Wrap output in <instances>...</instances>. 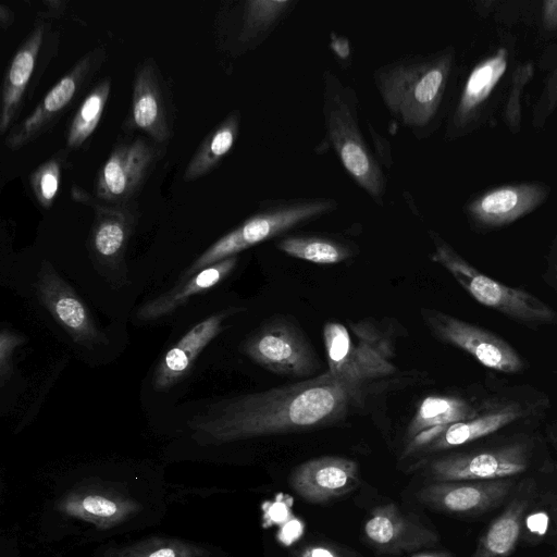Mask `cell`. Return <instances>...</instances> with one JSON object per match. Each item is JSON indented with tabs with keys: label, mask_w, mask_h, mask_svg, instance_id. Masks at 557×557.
Listing matches in <instances>:
<instances>
[{
	"label": "cell",
	"mask_w": 557,
	"mask_h": 557,
	"mask_svg": "<svg viewBox=\"0 0 557 557\" xmlns=\"http://www.w3.org/2000/svg\"><path fill=\"white\" fill-rule=\"evenodd\" d=\"M533 74L534 66L532 62L519 64L512 73L504 109V121L511 133H518L521 128V96Z\"/></svg>",
	"instance_id": "33"
},
{
	"label": "cell",
	"mask_w": 557,
	"mask_h": 557,
	"mask_svg": "<svg viewBox=\"0 0 557 557\" xmlns=\"http://www.w3.org/2000/svg\"><path fill=\"white\" fill-rule=\"evenodd\" d=\"M69 150L57 151L39 164L29 175V185L37 202L44 209L52 207L59 190L63 169L67 165Z\"/></svg>",
	"instance_id": "32"
},
{
	"label": "cell",
	"mask_w": 557,
	"mask_h": 557,
	"mask_svg": "<svg viewBox=\"0 0 557 557\" xmlns=\"http://www.w3.org/2000/svg\"><path fill=\"white\" fill-rule=\"evenodd\" d=\"M541 17L545 29H557V0H545L542 3Z\"/></svg>",
	"instance_id": "38"
},
{
	"label": "cell",
	"mask_w": 557,
	"mask_h": 557,
	"mask_svg": "<svg viewBox=\"0 0 557 557\" xmlns=\"http://www.w3.org/2000/svg\"><path fill=\"white\" fill-rule=\"evenodd\" d=\"M163 148L144 135L119 140L98 171L92 195L108 203L134 201Z\"/></svg>",
	"instance_id": "9"
},
{
	"label": "cell",
	"mask_w": 557,
	"mask_h": 557,
	"mask_svg": "<svg viewBox=\"0 0 557 557\" xmlns=\"http://www.w3.org/2000/svg\"><path fill=\"white\" fill-rule=\"evenodd\" d=\"M238 310L231 308L211 314L185 333L160 360L152 376L154 389L168 391L181 381L203 348L220 334L224 320Z\"/></svg>",
	"instance_id": "24"
},
{
	"label": "cell",
	"mask_w": 557,
	"mask_h": 557,
	"mask_svg": "<svg viewBox=\"0 0 557 557\" xmlns=\"http://www.w3.org/2000/svg\"><path fill=\"white\" fill-rule=\"evenodd\" d=\"M430 235L435 247L431 259L444 267L478 302L523 322L548 323L557 319L556 312L537 297L481 273L438 234Z\"/></svg>",
	"instance_id": "5"
},
{
	"label": "cell",
	"mask_w": 557,
	"mask_h": 557,
	"mask_svg": "<svg viewBox=\"0 0 557 557\" xmlns=\"http://www.w3.org/2000/svg\"><path fill=\"white\" fill-rule=\"evenodd\" d=\"M478 417V409L460 397L431 395L423 398L406 429L403 456L424 451L450 424Z\"/></svg>",
	"instance_id": "23"
},
{
	"label": "cell",
	"mask_w": 557,
	"mask_h": 557,
	"mask_svg": "<svg viewBox=\"0 0 557 557\" xmlns=\"http://www.w3.org/2000/svg\"><path fill=\"white\" fill-rule=\"evenodd\" d=\"M327 370L370 383L395 371L394 356L387 335L372 324L359 322L350 329L337 322L323 327Z\"/></svg>",
	"instance_id": "6"
},
{
	"label": "cell",
	"mask_w": 557,
	"mask_h": 557,
	"mask_svg": "<svg viewBox=\"0 0 557 557\" xmlns=\"http://www.w3.org/2000/svg\"><path fill=\"white\" fill-rule=\"evenodd\" d=\"M517 405H508L483 416L450 424L423 453L440 451L490 435L522 416Z\"/></svg>",
	"instance_id": "28"
},
{
	"label": "cell",
	"mask_w": 557,
	"mask_h": 557,
	"mask_svg": "<svg viewBox=\"0 0 557 557\" xmlns=\"http://www.w3.org/2000/svg\"><path fill=\"white\" fill-rule=\"evenodd\" d=\"M14 22L13 11L5 4L0 5V26L2 29H7Z\"/></svg>",
	"instance_id": "40"
},
{
	"label": "cell",
	"mask_w": 557,
	"mask_h": 557,
	"mask_svg": "<svg viewBox=\"0 0 557 557\" xmlns=\"http://www.w3.org/2000/svg\"><path fill=\"white\" fill-rule=\"evenodd\" d=\"M322 85L324 140L332 146L352 181L373 201L382 206L387 181L380 162L362 135L357 94L351 86L344 84L332 70L323 72Z\"/></svg>",
	"instance_id": "3"
},
{
	"label": "cell",
	"mask_w": 557,
	"mask_h": 557,
	"mask_svg": "<svg viewBox=\"0 0 557 557\" xmlns=\"http://www.w3.org/2000/svg\"><path fill=\"white\" fill-rule=\"evenodd\" d=\"M370 545L381 554L398 555L433 546L437 533L393 503L374 507L363 525Z\"/></svg>",
	"instance_id": "21"
},
{
	"label": "cell",
	"mask_w": 557,
	"mask_h": 557,
	"mask_svg": "<svg viewBox=\"0 0 557 557\" xmlns=\"http://www.w3.org/2000/svg\"><path fill=\"white\" fill-rule=\"evenodd\" d=\"M72 196L94 211L88 247L96 263L109 270L124 268L125 249L139 218L137 202L108 203L76 185Z\"/></svg>",
	"instance_id": "12"
},
{
	"label": "cell",
	"mask_w": 557,
	"mask_h": 557,
	"mask_svg": "<svg viewBox=\"0 0 557 557\" xmlns=\"http://www.w3.org/2000/svg\"><path fill=\"white\" fill-rule=\"evenodd\" d=\"M360 483L359 466L349 458L321 456L296 466L288 484L304 500L324 504L352 492Z\"/></svg>",
	"instance_id": "19"
},
{
	"label": "cell",
	"mask_w": 557,
	"mask_h": 557,
	"mask_svg": "<svg viewBox=\"0 0 557 557\" xmlns=\"http://www.w3.org/2000/svg\"><path fill=\"white\" fill-rule=\"evenodd\" d=\"M369 383L329 370L310 380L211 404L188 421L201 444H224L333 424L361 404Z\"/></svg>",
	"instance_id": "1"
},
{
	"label": "cell",
	"mask_w": 557,
	"mask_h": 557,
	"mask_svg": "<svg viewBox=\"0 0 557 557\" xmlns=\"http://www.w3.org/2000/svg\"><path fill=\"white\" fill-rule=\"evenodd\" d=\"M47 33L48 25L37 23L8 65L1 90V135L9 133L16 123L37 70Z\"/></svg>",
	"instance_id": "22"
},
{
	"label": "cell",
	"mask_w": 557,
	"mask_h": 557,
	"mask_svg": "<svg viewBox=\"0 0 557 557\" xmlns=\"http://www.w3.org/2000/svg\"><path fill=\"white\" fill-rule=\"evenodd\" d=\"M557 109V66L546 77L533 109L532 124L541 128Z\"/></svg>",
	"instance_id": "34"
},
{
	"label": "cell",
	"mask_w": 557,
	"mask_h": 557,
	"mask_svg": "<svg viewBox=\"0 0 557 557\" xmlns=\"http://www.w3.org/2000/svg\"><path fill=\"white\" fill-rule=\"evenodd\" d=\"M44 4L47 7L49 15H61L65 10V1L46 0Z\"/></svg>",
	"instance_id": "41"
},
{
	"label": "cell",
	"mask_w": 557,
	"mask_h": 557,
	"mask_svg": "<svg viewBox=\"0 0 557 557\" xmlns=\"http://www.w3.org/2000/svg\"><path fill=\"white\" fill-rule=\"evenodd\" d=\"M238 257L233 256L206 267L190 277L177 282L168 292L145 302L137 310L141 321H154L174 312L194 295L205 293L226 278L235 269Z\"/></svg>",
	"instance_id": "25"
},
{
	"label": "cell",
	"mask_w": 557,
	"mask_h": 557,
	"mask_svg": "<svg viewBox=\"0 0 557 557\" xmlns=\"http://www.w3.org/2000/svg\"><path fill=\"white\" fill-rule=\"evenodd\" d=\"M410 557H450L449 554L444 552H421L411 555Z\"/></svg>",
	"instance_id": "42"
},
{
	"label": "cell",
	"mask_w": 557,
	"mask_h": 557,
	"mask_svg": "<svg viewBox=\"0 0 557 557\" xmlns=\"http://www.w3.org/2000/svg\"><path fill=\"white\" fill-rule=\"evenodd\" d=\"M509 62L507 48L499 47L471 69L449 116L446 139L453 140L474 129L483 115Z\"/></svg>",
	"instance_id": "15"
},
{
	"label": "cell",
	"mask_w": 557,
	"mask_h": 557,
	"mask_svg": "<svg viewBox=\"0 0 557 557\" xmlns=\"http://www.w3.org/2000/svg\"><path fill=\"white\" fill-rule=\"evenodd\" d=\"M511 479L492 481L430 482L417 492V499L433 509L474 515L500 505L515 488Z\"/></svg>",
	"instance_id": "20"
},
{
	"label": "cell",
	"mask_w": 557,
	"mask_h": 557,
	"mask_svg": "<svg viewBox=\"0 0 557 557\" xmlns=\"http://www.w3.org/2000/svg\"><path fill=\"white\" fill-rule=\"evenodd\" d=\"M455 50L407 55L379 66L373 82L389 114L417 139L437 127L455 65Z\"/></svg>",
	"instance_id": "2"
},
{
	"label": "cell",
	"mask_w": 557,
	"mask_h": 557,
	"mask_svg": "<svg viewBox=\"0 0 557 557\" xmlns=\"http://www.w3.org/2000/svg\"><path fill=\"white\" fill-rule=\"evenodd\" d=\"M548 186L523 182L487 189L465 206L468 219L480 227L495 228L516 222L545 202Z\"/></svg>",
	"instance_id": "16"
},
{
	"label": "cell",
	"mask_w": 557,
	"mask_h": 557,
	"mask_svg": "<svg viewBox=\"0 0 557 557\" xmlns=\"http://www.w3.org/2000/svg\"><path fill=\"white\" fill-rule=\"evenodd\" d=\"M421 313L433 334L467 351L484 367L505 373L522 370L517 350L494 333L434 309L423 308Z\"/></svg>",
	"instance_id": "14"
},
{
	"label": "cell",
	"mask_w": 557,
	"mask_h": 557,
	"mask_svg": "<svg viewBox=\"0 0 557 557\" xmlns=\"http://www.w3.org/2000/svg\"><path fill=\"white\" fill-rule=\"evenodd\" d=\"M257 364L278 374L302 379L321 369V362L301 330L286 318H272L243 344Z\"/></svg>",
	"instance_id": "7"
},
{
	"label": "cell",
	"mask_w": 557,
	"mask_h": 557,
	"mask_svg": "<svg viewBox=\"0 0 557 557\" xmlns=\"http://www.w3.org/2000/svg\"><path fill=\"white\" fill-rule=\"evenodd\" d=\"M26 342V337L22 334L3 327L0 333V381L3 387L5 382L10 380L13 366L12 356L14 350Z\"/></svg>",
	"instance_id": "35"
},
{
	"label": "cell",
	"mask_w": 557,
	"mask_h": 557,
	"mask_svg": "<svg viewBox=\"0 0 557 557\" xmlns=\"http://www.w3.org/2000/svg\"><path fill=\"white\" fill-rule=\"evenodd\" d=\"M240 120V111L233 110L205 137L187 163L184 182L203 177L219 165L237 140Z\"/></svg>",
	"instance_id": "27"
},
{
	"label": "cell",
	"mask_w": 557,
	"mask_h": 557,
	"mask_svg": "<svg viewBox=\"0 0 557 557\" xmlns=\"http://www.w3.org/2000/svg\"><path fill=\"white\" fill-rule=\"evenodd\" d=\"M276 248L293 258L317 264H336L354 252L352 246L344 240L309 234L285 236L276 242Z\"/></svg>",
	"instance_id": "29"
},
{
	"label": "cell",
	"mask_w": 557,
	"mask_h": 557,
	"mask_svg": "<svg viewBox=\"0 0 557 557\" xmlns=\"http://www.w3.org/2000/svg\"><path fill=\"white\" fill-rule=\"evenodd\" d=\"M529 467L524 445L513 444L486 451L455 454L430 460L423 468L431 482L511 479Z\"/></svg>",
	"instance_id": "13"
},
{
	"label": "cell",
	"mask_w": 557,
	"mask_h": 557,
	"mask_svg": "<svg viewBox=\"0 0 557 557\" xmlns=\"http://www.w3.org/2000/svg\"><path fill=\"white\" fill-rule=\"evenodd\" d=\"M531 487H525L510 499L505 510L480 537L472 557H508L521 536L531 502Z\"/></svg>",
	"instance_id": "26"
},
{
	"label": "cell",
	"mask_w": 557,
	"mask_h": 557,
	"mask_svg": "<svg viewBox=\"0 0 557 557\" xmlns=\"http://www.w3.org/2000/svg\"><path fill=\"white\" fill-rule=\"evenodd\" d=\"M36 290L41 304L75 343L91 347L107 342L86 305L48 261L41 263Z\"/></svg>",
	"instance_id": "17"
},
{
	"label": "cell",
	"mask_w": 557,
	"mask_h": 557,
	"mask_svg": "<svg viewBox=\"0 0 557 557\" xmlns=\"http://www.w3.org/2000/svg\"><path fill=\"white\" fill-rule=\"evenodd\" d=\"M58 510L107 530L137 515L143 506L126 493L106 483H81L57 503Z\"/></svg>",
	"instance_id": "18"
},
{
	"label": "cell",
	"mask_w": 557,
	"mask_h": 557,
	"mask_svg": "<svg viewBox=\"0 0 557 557\" xmlns=\"http://www.w3.org/2000/svg\"><path fill=\"white\" fill-rule=\"evenodd\" d=\"M111 91V79L99 81L85 96L66 133V149H79L98 126Z\"/></svg>",
	"instance_id": "31"
},
{
	"label": "cell",
	"mask_w": 557,
	"mask_h": 557,
	"mask_svg": "<svg viewBox=\"0 0 557 557\" xmlns=\"http://www.w3.org/2000/svg\"><path fill=\"white\" fill-rule=\"evenodd\" d=\"M174 108L170 90L152 58L138 64L132 90L126 132H140L160 146H165L173 135Z\"/></svg>",
	"instance_id": "11"
},
{
	"label": "cell",
	"mask_w": 557,
	"mask_h": 557,
	"mask_svg": "<svg viewBox=\"0 0 557 557\" xmlns=\"http://www.w3.org/2000/svg\"><path fill=\"white\" fill-rule=\"evenodd\" d=\"M106 60V49L99 46L79 58L45 95L36 108L8 133L4 144L18 150L49 132L88 85Z\"/></svg>",
	"instance_id": "8"
},
{
	"label": "cell",
	"mask_w": 557,
	"mask_h": 557,
	"mask_svg": "<svg viewBox=\"0 0 557 557\" xmlns=\"http://www.w3.org/2000/svg\"><path fill=\"white\" fill-rule=\"evenodd\" d=\"M200 544L177 537L149 536L125 545L107 547L100 557H210Z\"/></svg>",
	"instance_id": "30"
},
{
	"label": "cell",
	"mask_w": 557,
	"mask_h": 557,
	"mask_svg": "<svg viewBox=\"0 0 557 557\" xmlns=\"http://www.w3.org/2000/svg\"><path fill=\"white\" fill-rule=\"evenodd\" d=\"M298 0H245L230 2L219 17V39L234 57L262 45L288 16Z\"/></svg>",
	"instance_id": "10"
},
{
	"label": "cell",
	"mask_w": 557,
	"mask_h": 557,
	"mask_svg": "<svg viewBox=\"0 0 557 557\" xmlns=\"http://www.w3.org/2000/svg\"><path fill=\"white\" fill-rule=\"evenodd\" d=\"M331 47L334 53L342 60H345L350 54L349 42L345 37H333Z\"/></svg>",
	"instance_id": "39"
},
{
	"label": "cell",
	"mask_w": 557,
	"mask_h": 557,
	"mask_svg": "<svg viewBox=\"0 0 557 557\" xmlns=\"http://www.w3.org/2000/svg\"><path fill=\"white\" fill-rule=\"evenodd\" d=\"M337 206L335 199L325 197L264 200L256 213L206 249L181 274L177 282L190 277L206 267L237 256L247 248L329 214Z\"/></svg>",
	"instance_id": "4"
},
{
	"label": "cell",
	"mask_w": 557,
	"mask_h": 557,
	"mask_svg": "<svg viewBox=\"0 0 557 557\" xmlns=\"http://www.w3.org/2000/svg\"><path fill=\"white\" fill-rule=\"evenodd\" d=\"M297 557H347L339 549L322 544L307 545L298 550Z\"/></svg>",
	"instance_id": "37"
},
{
	"label": "cell",
	"mask_w": 557,
	"mask_h": 557,
	"mask_svg": "<svg viewBox=\"0 0 557 557\" xmlns=\"http://www.w3.org/2000/svg\"><path fill=\"white\" fill-rule=\"evenodd\" d=\"M368 128L376 150L377 161L380 162V164L389 168L393 164V160L392 149L388 140L381 134H379L370 123H368Z\"/></svg>",
	"instance_id": "36"
}]
</instances>
